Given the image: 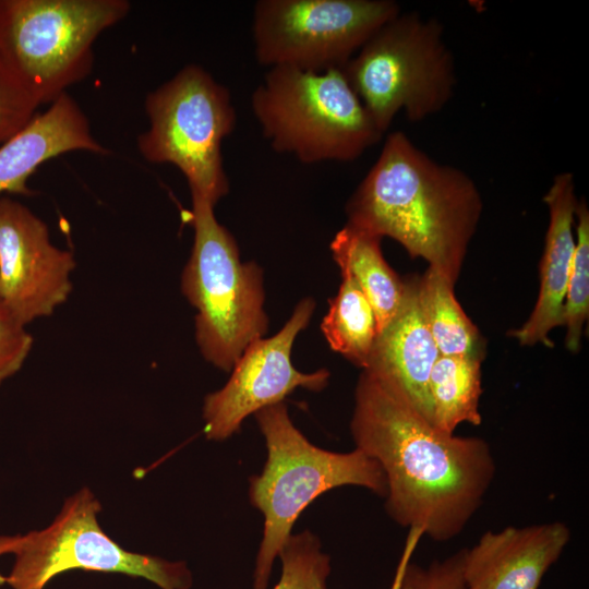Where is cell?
Instances as JSON below:
<instances>
[{
	"instance_id": "cell-8",
	"label": "cell",
	"mask_w": 589,
	"mask_h": 589,
	"mask_svg": "<svg viewBox=\"0 0 589 589\" xmlns=\"http://www.w3.org/2000/svg\"><path fill=\"white\" fill-rule=\"evenodd\" d=\"M149 127L137 139L141 155L171 164L185 177L191 197L212 205L227 195L221 143L236 128L229 89L199 64H187L148 93Z\"/></svg>"
},
{
	"instance_id": "cell-26",
	"label": "cell",
	"mask_w": 589,
	"mask_h": 589,
	"mask_svg": "<svg viewBox=\"0 0 589 589\" xmlns=\"http://www.w3.org/2000/svg\"><path fill=\"white\" fill-rule=\"evenodd\" d=\"M21 534L0 536V556L12 554L20 542ZM7 585V576L0 573V586Z\"/></svg>"
},
{
	"instance_id": "cell-24",
	"label": "cell",
	"mask_w": 589,
	"mask_h": 589,
	"mask_svg": "<svg viewBox=\"0 0 589 589\" xmlns=\"http://www.w3.org/2000/svg\"><path fill=\"white\" fill-rule=\"evenodd\" d=\"M465 549L429 566L407 564L395 589H467L464 578Z\"/></svg>"
},
{
	"instance_id": "cell-11",
	"label": "cell",
	"mask_w": 589,
	"mask_h": 589,
	"mask_svg": "<svg viewBox=\"0 0 589 589\" xmlns=\"http://www.w3.org/2000/svg\"><path fill=\"white\" fill-rule=\"evenodd\" d=\"M311 298L301 300L283 328L269 338L251 342L231 370L228 382L204 399V433L224 441L237 433L244 419L259 410L283 402L296 388L324 389L329 372L303 373L291 363V349L314 312Z\"/></svg>"
},
{
	"instance_id": "cell-22",
	"label": "cell",
	"mask_w": 589,
	"mask_h": 589,
	"mask_svg": "<svg viewBox=\"0 0 589 589\" xmlns=\"http://www.w3.org/2000/svg\"><path fill=\"white\" fill-rule=\"evenodd\" d=\"M279 557L283 572L274 589H326L329 557L321 551V542L312 532L291 533Z\"/></svg>"
},
{
	"instance_id": "cell-7",
	"label": "cell",
	"mask_w": 589,
	"mask_h": 589,
	"mask_svg": "<svg viewBox=\"0 0 589 589\" xmlns=\"http://www.w3.org/2000/svg\"><path fill=\"white\" fill-rule=\"evenodd\" d=\"M127 0H0V55L37 103H53L84 80L93 46L123 20Z\"/></svg>"
},
{
	"instance_id": "cell-10",
	"label": "cell",
	"mask_w": 589,
	"mask_h": 589,
	"mask_svg": "<svg viewBox=\"0 0 589 589\" xmlns=\"http://www.w3.org/2000/svg\"><path fill=\"white\" fill-rule=\"evenodd\" d=\"M400 11L392 0H260L252 23L255 58L268 69H342Z\"/></svg>"
},
{
	"instance_id": "cell-1",
	"label": "cell",
	"mask_w": 589,
	"mask_h": 589,
	"mask_svg": "<svg viewBox=\"0 0 589 589\" xmlns=\"http://www.w3.org/2000/svg\"><path fill=\"white\" fill-rule=\"evenodd\" d=\"M350 430L356 448L384 472L390 518L436 542L464 531L496 473L485 440L437 431L396 388L368 371L356 386Z\"/></svg>"
},
{
	"instance_id": "cell-15",
	"label": "cell",
	"mask_w": 589,
	"mask_h": 589,
	"mask_svg": "<svg viewBox=\"0 0 589 589\" xmlns=\"http://www.w3.org/2000/svg\"><path fill=\"white\" fill-rule=\"evenodd\" d=\"M543 202L549 209V226L540 262V289L536 305L522 326L509 332L521 346L538 342L553 347L550 332L563 325L565 294L575 252L573 232L577 197L572 172L555 176Z\"/></svg>"
},
{
	"instance_id": "cell-13",
	"label": "cell",
	"mask_w": 589,
	"mask_h": 589,
	"mask_svg": "<svg viewBox=\"0 0 589 589\" xmlns=\"http://www.w3.org/2000/svg\"><path fill=\"white\" fill-rule=\"evenodd\" d=\"M570 540L562 521L489 530L465 549L467 589H538Z\"/></svg>"
},
{
	"instance_id": "cell-19",
	"label": "cell",
	"mask_w": 589,
	"mask_h": 589,
	"mask_svg": "<svg viewBox=\"0 0 589 589\" xmlns=\"http://www.w3.org/2000/svg\"><path fill=\"white\" fill-rule=\"evenodd\" d=\"M417 283L421 310L440 354L484 357L482 336L458 303L455 284L432 267Z\"/></svg>"
},
{
	"instance_id": "cell-12",
	"label": "cell",
	"mask_w": 589,
	"mask_h": 589,
	"mask_svg": "<svg viewBox=\"0 0 589 589\" xmlns=\"http://www.w3.org/2000/svg\"><path fill=\"white\" fill-rule=\"evenodd\" d=\"M72 252L52 244L44 220L0 196V305L25 326L51 315L72 291Z\"/></svg>"
},
{
	"instance_id": "cell-17",
	"label": "cell",
	"mask_w": 589,
	"mask_h": 589,
	"mask_svg": "<svg viewBox=\"0 0 589 589\" xmlns=\"http://www.w3.org/2000/svg\"><path fill=\"white\" fill-rule=\"evenodd\" d=\"M382 238L346 224L330 242L333 257L370 302L376 318L377 335L399 310L406 292L402 280L385 261Z\"/></svg>"
},
{
	"instance_id": "cell-14",
	"label": "cell",
	"mask_w": 589,
	"mask_h": 589,
	"mask_svg": "<svg viewBox=\"0 0 589 589\" xmlns=\"http://www.w3.org/2000/svg\"><path fill=\"white\" fill-rule=\"evenodd\" d=\"M417 280H406L401 305L377 335L363 371L396 388L432 424L429 378L441 354L421 310Z\"/></svg>"
},
{
	"instance_id": "cell-16",
	"label": "cell",
	"mask_w": 589,
	"mask_h": 589,
	"mask_svg": "<svg viewBox=\"0 0 589 589\" xmlns=\"http://www.w3.org/2000/svg\"><path fill=\"white\" fill-rule=\"evenodd\" d=\"M73 151L108 154V149L93 136L87 117L79 104L64 93L0 145V196L3 193L32 195L27 180L37 168Z\"/></svg>"
},
{
	"instance_id": "cell-5",
	"label": "cell",
	"mask_w": 589,
	"mask_h": 589,
	"mask_svg": "<svg viewBox=\"0 0 589 589\" xmlns=\"http://www.w3.org/2000/svg\"><path fill=\"white\" fill-rule=\"evenodd\" d=\"M214 208L206 201L192 200L194 239L180 287L196 310L195 340L201 354L230 372L247 347L264 337L268 317L262 268L240 261L238 244Z\"/></svg>"
},
{
	"instance_id": "cell-18",
	"label": "cell",
	"mask_w": 589,
	"mask_h": 589,
	"mask_svg": "<svg viewBox=\"0 0 589 589\" xmlns=\"http://www.w3.org/2000/svg\"><path fill=\"white\" fill-rule=\"evenodd\" d=\"M483 357L440 356L429 378L432 425L455 434L461 423L480 425L481 364Z\"/></svg>"
},
{
	"instance_id": "cell-25",
	"label": "cell",
	"mask_w": 589,
	"mask_h": 589,
	"mask_svg": "<svg viewBox=\"0 0 589 589\" xmlns=\"http://www.w3.org/2000/svg\"><path fill=\"white\" fill-rule=\"evenodd\" d=\"M32 347L26 326L0 305V385L23 366Z\"/></svg>"
},
{
	"instance_id": "cell-23",
	"label": "cell",
	"mask_w": 589,
	"mask_h": 589,
	"mask_svg": "<svg viewBox=\"0 0 589 589\" xmlns=\"http://www.w3.org/2000/svg\"><path fill=\"white\" fill-rule=\"evenodd\" d=\"M39 107L0 55V145L23 130Z\"/></svg>"
},
{
	"instance_id": "cell-2",
	"label": "cell",
	"mask_w": 589,
	"mask_h": 589,
	"mask_svg": "<svg viewBox=\"0 0 589 589\" xmlns=\"http://www.w3.org/2000/svg\"><path fill=\"white\" fill-rule=\"evenodd\" d=\"M481 213L469 175L437 163L401 131L387 135L346 204L347 224L396 240L454 284Z\"/></svg>"
},
{
	"instance_id": "cell-21",
	"label": "cell",
	"mask_w": 589,
	"mask_h": 589,
	"mask_svg": "<svg viewBox=\"0 0 589 589\" xmlns=\"http://www.w3.org/2000/svg\"><path fill=\"white\" fill-rule=\"evenodd\" d=\"M575 223L577 239L563 309L565 346L572 352L580 348L589 314V209L585 197L577 202Z\"/></svg>"
},
{
	"instance_id": "cell-3",
	"label": "cell",
	"mask_w": 589,
	"mask_h": 589,
	"mask_svg": "<svg viewBox=\"0 0 589 589\" xmlns=\"http://www.w3.org/2000/svg\"><path fill=\"white\" fill-rule=\"evenodd\" d=\"M254 416L267 458L262 472L250 478L249 488L251 504L264 515L253 589H267L274 560L300 514L317 496L335 488L358 485L385 497L387 486L381 466L360 449L335 453L310 443L293 425L284 402Z\"/></svg>"
},
{
	"instance_id": "cell-4",
	"label": "cell",
	"mask_w": 589,
	"mask_h": 589,
	"mask_svg": "<svg viewBox=\"0 0 589 589\" xmlns=\"http://www.w3.org/2000/svg\"><path fill=\"white\" fill-rule=\"evenodd\" d=\"M251 108L272 148L303 164L352 161L384 135L342 69L269 68Z\"/></svg>"
},
{
	"instance_id": "cell-6",
	"label": "cell",
	"mask_w": 589,
	"mask_h": 589,
	"mask_svg": "<svg viewBox=\"0 0 589 589\" xmlns=\"http://www.w3.org/2000/svg\"><path fill=\"white\" fill-rule=\"evenodd\" d=\"M342 71L382 133L401 110L413 122L437 113L456 85L441 23L418 12L400 11L386 22Z\"/></svg>"
},
{
	"instance_id": "cell-9",
	"label": "cell",
	"mask_w": 589,
	"mask_h": 589,
	"mask_svg": "<svg viewBox=\"0 0 589 589\" xmlns=\"http://www.w3.org/2000/svg\"><path fill=\"white\" fill-rule=\"evenodd\" d=\"M101 506L87 488L68 497L53 521L21 534L7 576L12 589H44L56 576L83 569L144 578L161 589H189L192 575L184 562L130 552L100 527Z\"/></svg>"
},
{
	"instance_id": "cell-20",
	"label": "cell",
	"mask_w": 589,
	"mask_h": 589,
	"mask_svg": "<svg viewBox=\"0 0 589 589\" xmlns=\"http://www.w3.org/2000/svg\"><path fill=\"white\" fill-rule=\"evenodd\" d=\"M321 324L329 347L357 366L366 368L377 337L374 311L359 286L347 273Z\"/></svg>"
}]
</instances>
